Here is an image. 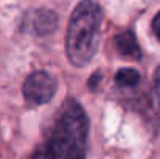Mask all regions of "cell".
<instances>
[{"mask_svg": "<svg viewBox=\"0 0 160 159\" xmlns=\"http://www.w3.org/2000/svg\"><path fill=\"white\" fill-rule=\"evenodd\" d=\"M154 95H156V106L160 112V66L154 72Z\"/></svg>", "mask_w": 160, "mask_h": 159, "instance_id": "7", "label": "cell"}, {"mask_svg": "<svg viewBox=\"0 0 160 159\" xmlns=\"http://www.w3.org/2000/svg\"><path fill=\"white\" fill-rule=\"evenodd\" d=\"M152 33L156 34V38H157V41L160 42V11L154 16V19H152Z\"/></svg>", "mask_w": 160, "mask_h": 159, "instance_id": "8", "label": "cell"}, {"mask_svg": "<svg viewBox=\"0 0 160 159\" xmlns=\"http://www.w3.org/2000/svg\"><path fill=\"white\" fill-rule=\"evenodd\" d=\"M89 130L84 108L72 97L65 98L31 159H86Z\"/></svg>", "mask_w": 160, "mask_h": 159, "instance_id": "1", "label": "cell"}, {"mask_svg": "<svg viewBox=\"0 0 160 159\" xmlns=\"http://www.w3.org/2000/svg\"><path fill=\"white\" fill-rule=\"evenodd\" d=\"M140 73H138V70H135V69H129V67H126V69H120L117 73H115V83H117V86H120V87H134V86H137L138 83H140Z\"/></svg>", "mask_w": 160, "mask_h": 159, "instance_id": "6", "label": "cell"}, {"mask_svg": "<svg viewBox=\"0 0 160 159\" xmlns=\"http://www.w3.org/2000/svg\"><path fill=\"white\" fill-rule=\"evenodd\" d=\"M22 27L25 31H28L34 36L52 34L58 28V14L52 9H47V8L33 9V11L25 14Z\"/></svg>", "mask_w": 160, "mask_h": 159, "instance_id": "4", "label": "cell"}, {"mask_svg": "<svg viewBox=\"0 0 160 159\" xmlns=\"http://www.w3.org/2000/svg\"><path fill=\"white\" fill-rule=\"evenodd\" d=\"M101 22L103 9L98 3L82 0L75 6L65 36L67 58L75 67H86L93 59L98 50Z\"/></svg>", "mask_w": 160, "mask_h": 159, "instance_id": "2", "label": "cell"}, {"mask_svg": "<svg viewBox=\"0 0 160 159\" xmlns=\"http://www.w3.org/2000/svg\"><path fill=\"white\" fill-rule=\"evenodd\" d=\"M113 45L123 58H129V59H135V61L142 59V49L138 45V41H137L134 31H131V30L118 33L113 38Z\"/></svg>", "mask_w": 160, "mask_h": 159, "instance_id": "5", "label": "cell"}, {"mask_svg": "<svg viewBox=\"0 0 160 159\" xmlns=\"http://www.w3.org/2000/svg\"><path fill=\"white\" fill-rule=\"evenodd\" d=\"M56 89H58L56 80L45 70L31 72L27 77V80L23 83V87H22L27 103L34 106L48 103L54 97Z\"/></svg>", "mask_w": 160, "mask_h": 159, "instance_id": "3", "label": "cell"}, {"mask_svg": "<svg viewBox=\"0 0 160 159\" xmlns=\"http://www.w3.org/2000/svg\"><path fill=\"white\" fill-rule=\"evenodd\" d=\"M100 78H101V73L92 75V78L89 80V87H90V91H95V87H97L98 83H100Z\"/></svg>", "mask_w": 160, "mask_h": 159, "instance_id": "9", "label": "cell"}]
</instances>
